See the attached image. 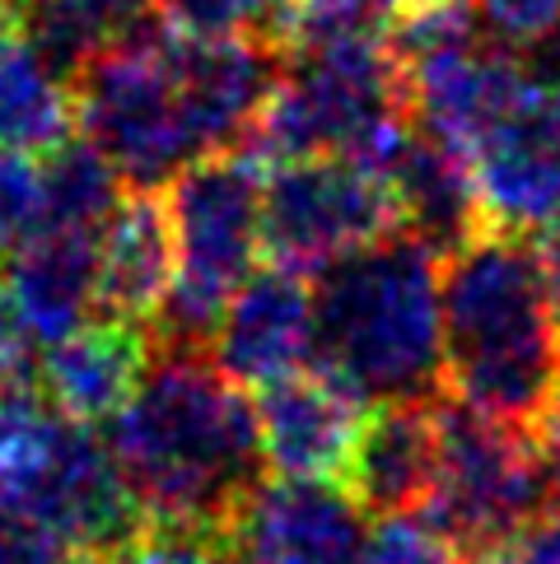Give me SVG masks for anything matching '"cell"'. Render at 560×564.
Listing matches in <instances>:
<instances>
[{
    "mask_svg": "<svg viewBox=\"0 0 560 564\" xmlns=\"http://www.w3.org/2000/svg\"><path fill=\"white\" fill-rule=\"evenodd\" d=\"M108 448L146 518L183 528H225L267 467L257 401L211 350L159 346L146 382L108 425Z\"/></svg>",
    "mask_w": 560,
    "mask_h": 564,
    "instance_id": "1",
    "label": "cell"
},
{
    "mask_svg": "<svg viewBox=\"0 0 560 564\" xmlns=\"http://www.w3.org/2000/svg\"><path fill=\"white\" fill-rule=\"evenodd\" d=\"M313 365L369 406L444 388V257L411 229L313 275Z\"/></svg>",
    "mask_w": 560,
    "mask_h": 564,
    "instance_id": "2",
    "label": "cell"
},
{
    "mask_svg": "<svg viewBox=\"0 0 560 564\" xmlns=\"http://www.w3.org/2000/svg\"><path fill=\"white\" fill-rule=\"evenodd\" d=\"M444 382L482 415L542 420L560 382V317L524 234L486 225L444 257Z\"/></svg>",
    "mask_w": 560,
    "mask_h": 564,
    "instance_id": "3",
    "label": "cell"
},
{
    "mask_svg": "<svg viewBox=\"0 0 560 564\" xmlns=\"http://www.w3.org/2000/svg\"><path fill=\"white\" fill-rule=\"evenodd\" d=\"M407 131V79L388 37H336L286 56L280 85L238 154L262 173L323 154L384 169Z\"/></svg>",
    "mask_w": 560,
    "mask_h": 564,
    "instance_id": "4",
    "label": "cell"
},
{
    "mask_svg": "<svg viewBox=\"0 0 560 564\" xmlns=\"http://www.w3.org/2000/svg\"><path fill=\"white\" fill-rule=\"evenodd\" d=\"M75 127L127 187L159 192L211 159L177 66L173 29L159 14L75 79Z\"/></svg>",
    "mask_w": 560,
    "mask_h": 564,
    "instance_id": "5",
    "label": "cell"
},
{
    "mask_svg": "<svg viewBox=\"0 0 560 564\" xmlns=\"http://www.w3.org/2000/svg\"><path fill=\"white\" fill-rule=\"evenodd\" d=\"M262 169L248 154L202 159L169 183L177 275L154 322L169 350H206L229 299L252 280L262 243Z\"/></svg>",
    "mask_w": 560,
    "mask_h": 564,
    "instance_id": "6",
    "label": "cell"
},
{
    "mask_svg": "<svg viewBox=\"0 0 560 564\" xmlns=\"http://www.w3.org/2000/svg\"><path fill=\"white\" fill-rule=\"evenodd\" d=\"M0 503L37 518L75 555L122 560L150 532L108 438L62 411H47L0 462Z\"/></svg>",
    "mask_w": 560,
    "mask_h": 564,
    "instance_id": "7",
    "label": "cell"
},
{
    "mask_svg": "<svg viewBox=\"0 0 560 564\" xmlns=\"http://www.w3.org/2000/svg\"><path fill=\"white\" fill-rule=\"evenodd\" d=\"M551 490L542 443L528 425L482 415L453 397L439 401V476L420 513H430L472 564L547 518Z\"/></svg>",
    "mask_w": 560,
    "mask_h": 564,
    "instance_id": "8",
    "label": "cell"
},
{
    "mask_svg": "<svg viewBox=\"0 0 560 564\" xmlns=\"http://www.w3.org/2000/svg\"><path fill=\"white\" fill-rule=\"evenodd\" d=\"M402 229L388 177L359 159H294L262 183V243L276 267L323 275L332 261Z\"/></svg>",
    "mask_w": 560,
    "mask_h": 564,
    "instance_id": "9",
    "label": "cell"
},
{
    "mask_svg": "<svg viewBox=\"0 0 560 564\" xmlns=\"http://www.w3.org/2000/svg\"><path fill=\"white\" fill-rule=\"evenodd\" d=\"M528 85L472 145V173L491 229H560V43L528 52Z\"/></svg>",
    "mask_w": 560,
    "mask_h": 564,
    "instance_id": "10",
    "label": "cell"
},
{
    "mask_svg": "<svg viewBox=\"0 0 560 564\" xmlns=\"http://www.w3.org/2000/svg\"><path fill=\"white\" fill-rule=\"evenodd\" d=\"M219 532L238 564H365L369 522L342 480L267 476Z\"/></svg>",
    "mask_w": 560,
    "mask_h": 564,
    "instance_id": "11",
    "label": "cell"
},
{
    "mask_svg": "<svg viewBox=\"0 0 560 564\" xmlns=\"http://www.w3.org/2000/svg\"><path fill=\"white\" fill-rule=\"evenodd\" d=\"M262 457L276 476L299 480H346L355 443L365 434L369 401L323 369H299L252 397Z\"/></svg>",
    "mask_w": 560,
    "mask_h": 564,
    "instance_id": "12",
    "label": "cell"
},
{
    "mask_svg": "<svg viewBox=\"0 0 560 564\" xmlns=\"http://www.w3.org/2000/svg\"><path fill=\"white\" fill-rule=\"evenodd\" d=\"M206 350L248 392L313 369V280L276 261L257 267L248 285L229 299Z\"/></svg>",
    "mask_w": 560,
    "mask_h": 564,
    "instance_id": "13",
    "label": "cell"
},
{
    "mask_svg": "<svg viewBox=\"0 0 560 564\" xmlns=\"http://www.w3.org/2000/svg\"><path fill=\"white\" fill-rule=\"evenodd\" d=\"M402 79L411 122L449 140L453 150L472 154L476 140L495 127V117L528 85V62L518 52L495 47L491 37H476V43L402 66Z\"/></svg>",
    "mask_w": 560,
    "mask_h": 564,
    "instance_id": "14",
    "label": "cell"
},
{
    "mask_svg": "<svg viewBox=\"0 0 560 564\" xmlns=\"http://www.w3.org/2000/svg\"><path fill=\"white\" fill-rule=\"evenodd\" d=\"M150 336L154 332L136 327V322L94 317L43 350L37 388L52 401V411L79 420V425H112L159 355V340Z\"/></svg>",
    "mask_w": 560,
    "mask_h": 564,
    "instance_id": "15",
    "label": "cell"
},
{
    "mask_svg": "<svg viewBox=\"0 0 560 564\" xmlns=\"http://www.w3.org/2000/svg\"><path fill=\"white\" fill-rule=\"evenodd\" d=\"M177 275L169 200L150 187H127L122 206L98 229V317L150 327L169 304Z\"/></svg>",
    "mask_w": 560,
    "mask_h": 564,
    "instance_id": "16",
    "label": "cell"
},
{
    "mask_svg": "<svg viewBox=\"0 0 560 564\" xmlns=\"http://www.w3.org/2000/svg\"><path fill=\"white\" fill-rule=\"evenodd\" d=\"M378 173L388 177L402 229L426 238L439 257H449L453 248H463L472 234L486 229L472 159L463 150H453L449 140L420 131L416 122Z\"/></svg>",
    "mask_w": 560,
    "mask_h": 564,
    "instance_id": "17",
    "label": "cell"
},
{
    "mask_svg": "<svg viewBox=\"0 0 560 564\" xmlns=\"http://www.w3.org/2000/svg\"><path fill=\"white\" fill-rule=\"evenodd\" d=\"M439 476V397L374 406L355 443L346 490L374 513L426 509Z\"/></svg>",
    "mask_w": 560,
    "mask_h": 564,
    "instance_id": "18",
    "label": "cell"
},
{
    "mask_svg": "<svg viewBox=\"0 0 560 564\" xmlns=\"http://www.w3.org/2000/svg\"><path fill=\"white\" fill-rule=\"evenodd\" d=\"M6 285L37 346L98 317V234L43 229L6 261Z\"/></svg>",
    "mask_w": 560,
    "mask_h": 564,
    "instance_id": "19",
    "label": "cell"
},
{
    "mask_svg": "<svg viewBox=\"0 0 560 564\" xmlns=\"http://www.w3.org/2000/svg\"><path fill=\"white\" fill-rule=\"evenodd\" d=\"M150 0H14L19 43L33 47L71 85L98 56L150 24Z\"/></svg>",
    "mask_w": 560,
    "mask_h": 564,
    "instance_id": "20",
    "label": "cell"
},
{
    "mask_svg": "<svg viewBox=\"0 0 560 564\" xmlns=\"http://www.w3.org/2000/svg\"><path fill=\"white\" fill-rule=\"evenodd\" d=\"M75 135V85L24 43L0 52V150L37 154Z\"/></svg>",
    "mask_w": 560,
    "mask_h": 564,
    "instance_id": "21",
    "label": "cell"
},
{
    "mask_svg": "<svg viewBox=\"0 0 560 564\" xmlns=\"http://www.w3.org/2000/svg\"><path fill=\"white\" fill-rule=\"evenodd\" d=\"M122 173L98 154L85 135L62 140L43 154V196H47V225L43 229H85L98 234L108 215L122 206Z\"/></svg>",
    "mask_w": 560,
    "mask_h": 564,
    "instance_id": "22",
    "label": "cell"
},
{
    "mask_svg": "<svg viewBox=\"0 0 560 564\" xmlns=\"http://www.w3.org/2000/svg\"><path fill=\"white\" fill-rule=\"evenodd\" d=\"M183 37H267L290 52V0H150Z\"/></svg>",
    "mask_w": 560,
    "mask_h": 564,
    "instance_id": "23",
    "label": "cell"
},
{
    "mask_svg": "<svg viewBox=\"0 0 560 564\" xmlns=\"http://www.w3.org/2000/svg\"><path fill=\"white\" fill-rule=\"evenodd\" d=\"M365 564H472L457 541L439 528L430 513H378L369 541H365Z\"/></svg>",
    "mask_w": 560,
    "mask_h": 564,
    "instance_id": "24",
    "label": "cell"
},
{
    "mask_svg": "<svg viewBox=\"0 0 560 564\" xmlns=\"http://www.w3.org/2000/svg\"><path fill=\"white\" fill-rule=\"evenodd\" d=\"M47 225L43 196V159L0 150V261H10L33 234Z\"/></svg>",
    "mask_w": 560,
    "mask_h": 564,
    "instance_id": "25",
    "label": "cell"
},
{
    "mask_svg": "<svg viewBox=\"0 0 560 564\" xmlns=\"http://www.w3.org/2000/svg\"><path fill=\"white\" fill-rule=\"evenodd\" d=\"M482 33L505 52H542L560 43V0H476Z\"/></svg>",
    "mask_w": 560,
    "mask_h": 564,
    "instance_id": "26",
    "label": "cell"
},
{
    "mask_svg": "<svg viewBox=\"0 0 560 564\" xmlns=\"http://www.w3.org/2000/svg\"><path fill=\"white\" fill-rule=\"evenodd\" d=\"M122 564H238L219 528H183V522H150V532L122 555Z\"/></svg>",
    "mask_w": 560,
    "mask_h": 564,
    "instance_id": "27",
    "label": "cell"
},
{
    "mask_svg": "<svg viewBox=\"0 0 560 564\" xmlns=\"http://www.w3.org/2000/svg\"><path fill=\"white\" fill-rule=\"evenodd\" d=\"M0 564H75V551L37 518L0 503Z\"/></svg>",
    "mask_w": 560,
    "mask_h": 564,
    "instance_id": "28",
    "label": "cell"
},
{
    "mask_svg": "<svg viewBox=\"0 0 560 564\" xmlns=\"http://www.w3.org/2000/svg\"><path fill=\"white\" fill-rule=\"evenodd\" d=\"M37 359H43V350H37L29 322H24V313H19L6 275H0V388L37 382Z\"/></svg>",
    "mask_w": 560,
    "mask_h": 564,
    "instance_id": "29",
    "label": "cell"
},
{
    "mask_svg": "<svg viewBox=\"0 0 560 564\" xmlns=\"http://www.w3.org/2000/svg\"><path fill=\"white\" fill-rule=\"evenodd\" d=\"M476 564H560V518H537Z\"/></svg>",
    "mask_w": 560,
    "mask_h": 564,
    "instance_id": "30",
    "label": "cell"
},
{
    "mask_svg": "<svg viewBox=\"0 0 560 564\" xmlns=\"http://www.w3.org/2000/svg\"><path fill=\"white\" fill-rule=\"evenodd\" d=\"M537 443H542V457H547V471H551V486L560 495V382L547 401L542 420H537Z\"/></svg>",
    "mask_w": 560,
    "mask_h": 564,
    "instance_id": "31",
    "label": "cell"
},
{
    "mask_svg": "<svg viewBox=\"0 0 560 564\" xmlns=\"http://www.w3.org/2000/svg\"><path fill=\"white\" fill-rule=\"evenodd\" d=\"M537 257H542V275H547L551 304H556V317H560V229L537 238Z\"/></svg>",
    "mask_w": 560,
    "mask_h": 564,
    "instance_id": "32",
    "label": "cell"
},
{
    "mask_svg": "<svg viewBox=\"0 0 560 564\" xmlns=\"http://www.w3.org/2000/svg\"><path fill=\"white\" fill-rule=\"evenodd\" d=\"M10 43H19V29H14V0H0V52Z\"/></svg>",
    "mask_w": 560,
    "mask_h": 564,
    "instance_id": "33",
    "label": "cell"
},
{
    "mask_svg": "<svg viewBox=\"0 0 560 564\" xmlns=\"http://www.w3.org/2000/svg\"><path fill=\"white\" fill-rule=\"evenodd\" d=\"M75 564H122V560H108V555H75Z\"/></svg>",
    "mask_w": 560,
    "mask_h": 564,
    "instance_id": "34",
    "label": "cell"
}]
</instances>
